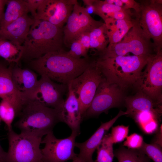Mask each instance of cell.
<instances>
[{"label": "cell", "instance_id": "9", "mask_svg": "<svg viewBox=\"0 0 162 162\" xmlns=\"http://www.w3.org/2000/svg\"><path fill=\"white\" fill-rule=\"evenodd\" d=\"M145 70L134 84L139 91L153 100L161 103L162 51L158 50L149 58Z\"/></svg>", "mask_w": 162, "mask_h": 162}, {"label": "cell", "instance_id": "12", "mask_svg": "<svg viewBox=\"0 0 162 162\" xmlns=\"http://www.w3.org/2000/svg\"><path fill=\"white\" fill-rule=\"evenodd\" d=\"M37 85L28 99L33 100L60 112L67 93L68 85L55 82L44 75L40 76Z\"/></svg>", "mask_w": 162, "mask_h": 162}, {"label": "cell", "instance_id": "17", "mask_svg": "<svg viewBox=\"0 0 162 162\" xmlns=\"http://www.w3.org/2000/svg\"><path fill=\"white\" fill-rule=\"evenodd\" d=\"M34 19L25 14L4 28L0 29V40H7L22 45Z\"/></svg>", "mask_w": 162, "mask_h": 162}, {"label": "cell", "instance_id": "41", "mask_svg": "<svg viewBox=\"0 0 162 162\" xmlns=\"http://www.w3.org/2000/svg\"><path fill=\"white\" fill-rule=\"evenodd\" d=\"M7 152L2 147L0 143V162H6Z\"/></svg>", "mask_w": 162, "mask_h": 162}, {"label": "cell", "instance_id": "27", "mask_svg": "<svg viewBox=\"0 0 162 162\" xmlns=\"http://www.w3.org/2000/svg\"><path fill=\"white\" fill-rule=\"evenodd\" d=\"M113 144L109 134H105L97 149V155L94 162H113L114 156Z\"/></svg>", "mask_w": 162, "mask_h": 162}, {"label": "cell", "instance_id": "29", "mask_svg": "<svg viewBox=\"0 0 162 162\" xmlns=\"http://www.w3.org/2000/svg\"><path fill=\"white\" fill-rule=\"evenodd\" d=\"M161 147L154 143L148 144L144 142L140 148L137 150L146 155L154 162H162Z\"/></svg>", "mask_w": 162, "mask_h": 162}, {"label": "cell", "instance_id": "8", "mask_svg": "<svg viewBox=\"0 0 162 162\" xmlns=\"http://www.w3.org/2000/svg\"><path fill=\"white\" fill-rule=\"evenodd\" d=\"M104 79L101 71L95 64L93 58L90 65L68 85L78 99L82 117L90 106L98 86Z\"/></svg>", "mask_w": 162, "mask_h": 162}, {"label": "cell", "instance_id": "7", "mask_svg": "<svg viewBox=\"0 0 162 162\" xmlns=\"http://www.w3.org/2000/svg\"><path fill=\"white\" fill-rule=\"evenodd\" d=\"M162 0L142 1L139 12L135 13V19L143 34L153 40L155 52L162 48Z\"/></svg>", "mask_w": 162, "mask_h": 162}, {"label": "cell", "instance_id": "34", "mask_svg": "<svg viewBox=\"0 0 162 162\" xmlns=\"http://www.w3.org/2000/svg\"><path fill=\"white\" fill-rule=\"evenodd\" d=\"M132 15V13L130 11V9L124 10L110 14L108 16L107 19L112 18L115 20H134L131 18Z\"/></svg>", "mask_w": 162, "mask_h": 162}, {"label": "cell", "instance_id": "20", "mask_svg": "<svg viewBox=\"0 0 162 162\" xmlns=\"http://www.w3.org/2000/svg\"><path fill=\"white\" fill-rule=\"evenodd\" d=\"M0 102V117L5 124L8 130L12 128V124L15 117H18L24 100L5 97Z\"/></svg>", "mask_w": 162, "mask_h": 162}, {"label": "cell", "instance_id": "1", "mask_svg": "<svg viewBox=\"0 0 162 162\" xmlns=\"http://www.w3.org/2000/svg\"><path fill=\"white\" fill-rule=\"evenodd\" d=\"M93 58H80L68 55L63 49L49 52L30 61L31 68L40 76L44 75L57 83L68 85L91 64Z\"/></svg>", "mask_w": 162, "mask_h": 162}, {"label": "cell", "instance_id": "13", "mask_svg": "<svg viewBox=\"0 0 162 162\" xmlns=\"http://www.w3.org/2000/svg\"><path fill=\"white\" fill-rule=\"evenodd\" d=\"M104 23L94 20L86 11L84 7L75 4L63 28L64 45L70 48L72 43L81 33L90 32Z\"/></svg>", "mask_w": 162, "mask_h": 162}, {"label": "cell", "instance_id": "25", "mask_svg": "<svg viewBox=\"0 0 162 162\" xmlns=\"http://www.w3.org/2000/svg\"><path fill=\"white\" fill-rule=\"evenodd\" d=\"M133 117L142 130L147 134H152L158 128L159 117L151 112H140Z\"/></svg>", "mask_w": 162, "mask_h": 162}, {"label": "cell", "instance_id": "6", "mask_svg": "<svg viewBox=\"0 0 162 162\" xmlns=\"http://www.w3.org/2000/svg\"><path fill=\"white\" fill-rule=\"evenodd\" d=\"M155 50L153 43L146 38L135 20V23L119 42L108 44L104 50L98 52L97 55L106 57L124 56L129 53L134 55L149 56L152 49Z\"/></svg>", "mask_w": 162, "mask_h": 162}, {"label": "cell", "instance_id": "2", "mask_svg": "<svg viewBox=\"0 0 162 162\" xmlns=\"http://www.w3.org/2000/svg\"><path fill=\"white\" fill-rule=\"evenodd\" d=\"M152 55L110 57L97 56L94 59L95 64L106 80L123 89L135 84Z\"/></svg>", "mask_w": 162, "mask_h": 162}, {"label": "cell", "instance_id": "36", "mask_svg": "<svg viewBox=\"0 0 162 162\" xmlns=\"http://www.w3.org/2000/svg\"><path fill=\"white\" fill-rule=\"evenodd\" d=\"M90 32H85L80 34L76 39L86 50H88L90 48Z\"/></svg>", "mask_w": 162, "mask_h": 162}, {"label": "cell", "instance_id": "11", "mask_svg": "<svg viewBox=\"0 0 162 162\" xmlns=\"http://www.w3.org/2000/svg\"><path fill=\"white\" fill-rule=\"evenodd\" d=\"M79 134L72 131L70 136L62 139L56 138L53 131L46 135L42 140L41 144H44L41 149L42 160L44 162H66L76 158L77 154L74 151L75 139Z\"/></svg>", "mask_w": 162, "mask_h": 162}, {"label": "cell", "instance_id": "24", "mask_svg": "<svg viewBox=\"0 0 162 162\" xmlns=\"http://www.w3.org/2000/svg\"><path fill=\"white\" fill-rule=\"evenodd\" d=\"M22 45L7 40H0V56L9 63L18 64L22 59Z\"/></svg>", "mask_w": 162, "mask_h": 162}, {"label": "cell", "instance_id": "31", "mask_svg": "<svg viewBox=\"0 0 162 162\" xmlns=\"http://www.w3.org/2000/svg\"><path fill=\"white\" fill-rule=\"evenodd\" d=\"M129 126L117 125L112 128L109 134L110 139L113 143L122 142L126 138L129 132Z\"/></svg>", "mask_w": 162, "mask_h": 162}, {"label": "cell", "instance_id": "22", "mask_svg": "<svg viewBox=\"0 0 162 162\" xmlns=\"http://www.w3.org/2000/svg\"><path fill=\"white\" fill-rule=\"evenodd\" d=\"M7 8L0 22V29L28 12L25 0H8Z\"/></svg>", "mask_w": 162, "mask_h": 162}, {"label": "cell", "instance_id": "32", "mask_svg": "<svg viewBox=\"0 0 162 162\" xmlns=\"http://www.w3.org/2000/svg\"><path fill=\"white\" fill-rule=\"evenodd\" d=\"M70 48L68 51H66L67 53L73 58H80L89 57L88 50L85 48L77 39L72 43Z\"/></svg>", "mask_w": 162, "mask_h": 162}, {"label": "cell", "instance_id": "23", "mask_svg": "<svg viewBox=\"0 0 162 162\" xmlns=\"http://www.w3.org/2000/svg\"><path fill=\"white\" fill-rule=\"evenodd\" d=\"M12 67H7L0 62V98L10 97L23 99L13 83L11 75Z\"/></svg>", "mask_w": 162, "mask_h": 162}, {"label": "cell", "instance_id": "28", "mask_svg": "<svg viewBox=\"0 0 162 162\" xmlns=\"http://www.w3.org/2000/svg\"><path fill=\"white\" fill-rule=\"evenodd\" d=\"M93 4L95 9L94 14L99 16L104 21L110 14L125 10L114 4L108 3L104 1L94 0Z\"/></svg>", "mask_w": 162, "mask_h": 162}, {"label": "cell", "instance_id": "33", "mask_svg": "<svg viewBox=\"0 0 162 162\" xmlns=\"http://www.w3.org/2000/svg\"><path fill=\"white\" fill-rule=\"evenodd\" d=\"M143 142L142 136L134 133L127 137L123 143V145L127 147L128 149L139 150L141 147Z\"/></svg>", "mask_w": 162, "mask_h": 162}, {"label": "cell", "instance_id": "30", "mask_svg": "<svg viewBox=\"0 0 162 162\" xmlns=\"http://www.w3.org/2000/svg\"><path fill=\"white\" fill-rule=\"evenodd\" d=\"M118 162H140V153L137 150L122 148L114 153Z\"/></svg>", "mask_w": 162, "mask_h": 162}, {"label": "cell", "instance_id": "3", "mask_svg": "<svg viewBox=\"0 0 162 162\" xmlns=\"http://www.w3.org/2000/svg\"><path fill=\"white\" fill-rule=\"evenodd\" d=\"M63 28L44 20L34 19L22 45V59L30 62L63 49Z\"/></svg>", "mask_w": 162, "mask_h": 162}, {"label": "cell", "instance_id": "37", "mask_svg": "<svg viewBox=\"0 0 162 162\" xmlns=\"http://www.w3.org/2000/svg\"><path fill=\"white\" fill-rule=\"evenodd\" d=\"M123 3V8L125 10L132 8L136 13H138L140 10V4L134 0H121Z\"/></svg>", "mask_w": 162, "mask_h": 162}, {"label": "cell", "instance_id": "10", "mask_svg": "<svg viewBox=\"0 0 162 162\" xmlns=\"http://www.w3.org/2000/svg\"><path fill=\"white\" fill-rule=\"evenodd\" d=\"M123 89L117 84L106 81L104 78L82 118L98 116L102 113H107L111 108L118 106L122 100Z\"/></svg>", "mask_w": 162, "mask_h": 162}, {"label": "cell", "instance_id": "43", "mask_svg": "<svg viewBox=\"0 0 162 162\" xmlns=\"http://www.w3.org/2000/svg\"><path fill=\"white\" fill-rule=\"evenodd\" d=\"M42 162H44L42 161ZM72 162H83L81 160L78 159L77 158V157L76 158H75V159L72 160Z\"/></svg>", "mask_w": 162, "mask_h": 162}, {"label": "cell", "instance_id": "38", "mask_svg": "<svg viewBox=\"0 0 162 162\" xmlns=\"http://www.w3.org/2000/svg\"><path fill=\"white\" fill-rule=\"evenodd\" d=\"M82 1L86 6L84 8L86 13L90 15L94 14L95 9L93 4L94 0H83Z\"/></svg>", "mask_w": 162, "mask_h": 162}, {"label": "cell", "instance_id": "14", "mask_svg": "<svg viewBox=\"0 0 162 162\" xmlns=\"http://www.w3.org/2000/svg\"><path fill=\"white\" fill-rule=\"evenodd\" d=\"M77 3L76 0H43L34 19L46 21L62 28Z\"/></svg>", "mask_w": 162, "mask_h": 162}, {"label": "cell", "instance_id": "15", "mask_svg": "<svg viewBox=\"0 0 162 162\" xmlns=\"http://www.w3.org/2000/svg\"><path fill=\"white\" fill-rule=\"evenodd\" d=\"M126 112L120 111L113 118L102 123L92 135L86 141L82 143L75 142V147L78 148L80 152L77 158L84 162H94L93 154L100 144L106 132L120 116L127 115Z\"/></svg>", "mask_w": 162, "mask_h": 162}, {"label": "cell", "instance_id": "5", "mask_svg": "<svg viewBox=\"0 0 162 162\" xmlns=\"http://www.w3.org/2000/svg\"><path fill=\"white\" fill-rule=\"evenodd\" d=\"M8 148L6 162H42L40 146L42 138L8 130Z\"/></svg>", "mask_w": 162, "mask_h": 162}, {"label": "cell", "instance_id": "44", "mask_svg": "<svg viewBox=\"0 0 162 162\" xmlns=\"http://www.w3.org/2000/svg\"><path fill=\"white\" fill-rule=\"evenodd\" d=\"M1 120V119L0 117V125Z\"/></svg>", "mask_w": 162, "mask_h": 162}, {"label": "cell", "instance_id": "39", "mask_svg": "<svg viewBox=\"0 0 162 162\" xmlns=\"http://www.w3.org/2000/svg\"><path fill=\"white\" fill-rule=\"evenodd\" d=\"M162 124L158 128V132L157 133L155 141L154 142V143H155L159 146L162 147Z\"/></svg>", "mask_w": 162, "mask_h": 162}, {"label": "cell", "instance_id": "4", "mask_svg": "<svg viewBox=\"0 0 162 162\" xmlns=\"http://www.w3.org/2000/svg\"><path fill=\"white\" fill-rule=\"evenodd\" d=\"M14 125L21 133L42 138L62 122L60 112L35 100H24Z\"/></svg>", "mask_w": 162, "mask_h": 162}, {"label": "cell", "instance_id": "35", "mask_svg": "<svg viewBox=\"0 0 162 162\" xmlns=\"http://www.w3.org/2000/svg\"><path fill=\"white\" fill-rule=\"evenodd\" d=\"M26 2L28 12H30L33 17L35 19L36 11L43 0H25Z\"/></svg>", "mask_w": 162, "mask_h": 162}, {"label": "cell", "instance_id": "18", "mask_svg": "<svg viewBox=\"0 0 162 162\" xmlns=\"http://www.w3.org/2000/svg\"><path fill=\"white\" fill-rule=\"evenodd\" d=\"M125 102L127 115L132 117L138 112L148 111L153 112L159 117L162 113L161 103L140 91L134 96L126 97Z\"/></svg>", "mask_w": 162, "mask_h": 162}, {"label": "cell", "instance_id": "26", "mask_svg": "<svg viewBox=\"0 0 162 162\" xmlns=\"http://www.w3.org/2000/svg\"><path fill=\"white\" fill-rule=\"evenodd\" d=\"M90 48L95 49L97 52L104 50L109 44L107 29L105 23L92 31L89 34Z\"/></svg>", "mask_w": 162, "mask_h": 162}, {"label": "cell", "instance_id": "42", "mask_svg": "<svg viewBox=\"0 0 162 162\" xmlns=\"http://www.w3.org/2000/svg\"><path fill=\"white\" fill-rule=\"evenodd\" d=\"M140 162H147L146 159L144 156V155L141 153L140 156Z\"/></svg>", "mask_w": 162, "mask_h": 162}, {"label": "cell", "instance_id": "21", "mask_svg": "<svg viewBox=\"0 0 162 162\" xmlns=\"http://www.w3.org/2000/svg\"><path fill=\"white\" fill-rule=\"evenodd\" d=\"M104 21L107 29L108 44L120 42L135 23V19L129 20L108 18Z\"/></svg>", "mask_w": 162, "mask_h": 162}, {"label": "cell", "instance_id": "16", "mask_svg": "<svg viewBox=\"0 0 162 162\" xmlns=\"http://www.w3.org/2000/svg\"><path fill=\"white\" fill-rule=\"evenodd\" d=\"M67 97L61 111L62 122L65 123L71 129L80 134V124L82 119L79 101L70 86L68 85Z\"/></svg>", "mask_w": 162, "mask_h": 162}, {"label": "cell", "instance_id": "40", "mask_svg": "<svg viewBox=\"0 0 162 162\" xmlns=\"http://www.w3.org/2000/svg\"><path fill=\"white\" fill-rule=\"evenodd\" d=\"M8 0H0V22L4 13V9Z\"/></svg>", "mask_w": 162, "mask_h": 162}, {"label": "cell", "instance_id": "19", "mask_svg": "<svg viewBox=\"0 0 162 162\" xmlns=\"http://www.w3.org/2000/svg\"><path fill=\"white\" fill-rule=\"evenodd\" d=\"M11 75L17 90L24 99H28L37 85L38 80L36 73L28 68L12 67Z\"/></svg>", "mask_w": 162, "mask_h": 162}]
</instances>
